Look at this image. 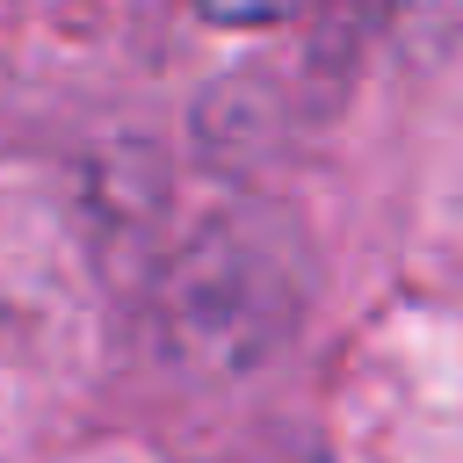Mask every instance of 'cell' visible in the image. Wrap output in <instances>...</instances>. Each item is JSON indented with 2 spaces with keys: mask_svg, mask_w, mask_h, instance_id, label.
<instances>
[{
  "mask_svg": "<svg viewBox=\"0 0 463 463\" xmlns=\"http://www.w3.org/2000/svg\"><path fill=\"white\" fill-rule=\"evenodd\" d=\"M195 14L217 29H275V22L304 14V0H195Z\"/></svg>",
  "mask_w": 463,
  "mask_h": 463,
  "instance_id": "cell-1",
  "label": "cell"
}]
</instances>
